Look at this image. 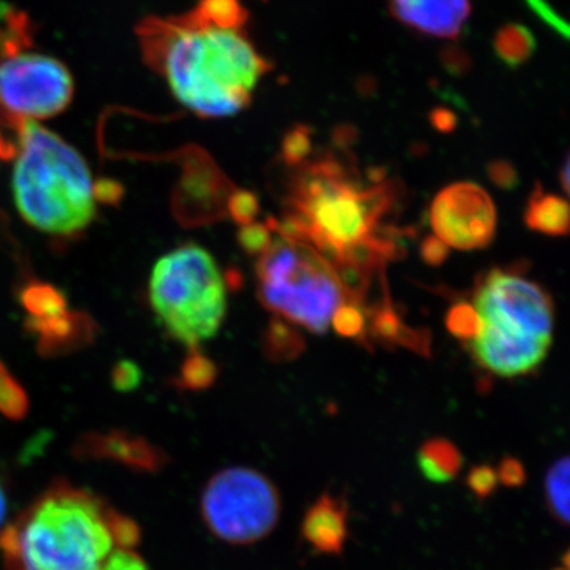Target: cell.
Listing matches in <instances>:
<instances>
[{
	"mask_svg": "<svg viewBox=\"0 0 570 570\" xmlns=\"http://www.w3.org/2000/svg\"><path fill=\"white\" fill-rule=\"evenodd\" d=\"M243 0H200L193 10L148 18L138 26L146 63L202 118H224L245 110L268 71L245 31Z\"/></svg>",
	"mask_w": 570,
	"mask_h": 570,
	"instance_id": "obj_1",
	"label": "cell"
},
{
	"mask_svg": "<svg viewBox=\"0 0 570 570\" xmlns=\"http://www.w3.org/2000/svg\"><path fill=\"white\" fill-rule=\"evenodd\" d=\"M395 200V184L379 179L363 186L354 168L322 157L298 168L284 219L268 225L284 238L313 246L335 268L347 294L363 295L371 272L396 254L393 235L377 232Z\"/></svg>",
	"mask_w": 570,
	"mask_h": 570,
	"instance_id": "obj_2",
	"label": "cell"
},
{
	"mask_svg": "<svg viewBox=\"0 0 570 570\" xmlns=\"http://www.w3.org/2000/svg\"><path fill=\"white\" fill-rule=\"evenodd\" d=\"M140 530L89 491L59 483L0 534L9 570H102L119 550H132Z\"/></svg>",
	"mask_w": 570,
	"mask_h": 570,
	"instance_id": "obj_3",
	"label": "cell"
},
{
	"mask_svg": "<svg viewBox=\"0 0 570 570\" xmlns=\"http://www.w3.org/2000/svg\"><path fill=\"white\" fill-rule=\"evenodd\" d=\"M13 157L14 204L26 223L62 238L91 225L96 183L77 149L37 121H18Z\"/></svg>",
	"mask_w": 570,
	"mask_h": 570,
	"instance_id": "obj_4",
	"label": "cell"
},
{
	"mask_svg": "<svg viewBox=\"0 0 570 570\" xmlns=\"http://www.w3.org/2000/svg\"><path fill=\"white\" fill-rule=\"evenodd\" d=\"M474 307L482 328L469 348L483 370L513 379L542 365L553 340L554 306L538 283L491 269L479 281Z\"/></svg>",
	"mask_w": 570,
	"mask_h": 570,
	"instance_id": "obj_5",
	"label": "cell"
},
{
	"mask_svg": "<svg viewBox=\"0 0 570 570\" xmlns=\"http://www.w3.org/2000/svg\"><path fill=\"white\" fill-rule=\"evenodd\" d=\"M149 299L165 330L189 348L212 340L227 313V285L213 255L183 245L154 265Z\"/></svg>",
	"mask_w": 570,
	"mask_h": 570,
	"instance_id": "obj_6",
	"label": "cell"
},
{
	"mask_svg": "<svg viewBox=\"0 0 570 570\" xmlns=\"http://www.w3.org/2000/svg\"><path fill=\"white\" fill-rule=\"evenodd\" d=\"M262 305L277 317L324 335L346 291L332 265L299 239L279 236L255 268Z\"/></svg>",
	"mask_w": 570,
	"mask_h": 570,
	"instance_id": "obj_7",
	"label": "cell"
},
{
	"mask_svg": "<svg viewBox=\"0 0 570 570\" xmlns=\"http://www.w3.org/2000/svg\"><path fill=\"white\" fill-rule=\"evenodd\" d=\"M70 71L31 50L28 17L11 9L0 29V119L37 121L67 110L73 99Z\"/></svg>",
	"mask_w": 570,
	"mask_h": 570,
	"instance_id": "obj_8",
	"label": "cell"
},
{
	"mask_svg": "<svg viewBox=\"0 0 570 570\" xmlns=\"http://www.w3.org/2000/svg\"><path fill=\"white\" fill-rule=\"evenodd\" d=\"M202 512L214 535L232 546H247L275 530L281 515L279 491L254 469H225L206 485Z\"/></svg>",
	"mask_w": 570,
	"mask_h": 570,
	"instance_id": "obj_9",
	"label": "cell"
},
{
	"mask_svg": "<svg viewBox=\"0 0 570 570\" xmlns=\"http://www.w3.org/2000/svg\"><path fill=\"white\" fill-rule=\"evenodd\" d=\"M430 223L438 238L449 247L483 249L497 235V208L479 184H450L434 197Z\"/></svg>",
	"mask_w": 570,
	"mask_h": 570,
	"instance_id": "obj_10",
	"label": "cell"
},
{
	"mask_svg": "<svg viewBox=\"0 0 570 570\" xmlns=\"http://www.w3.org/2000/svg\"><path fill=\"white\" fill-rule=\"evenodd\" d=\"M348 535L346 499L324 493L306 510L302 538L318 554L341 557Z\"/></svg>",
	"mask_w": 570,
	"mask_h": 570,
	"instance_id": "obj_11",
	"label": "cell"
},
{
	"mask_svg": "<svg viewBox=\"0 0 570 570\" xmlns=\"http://www.w3.org/2000/svg\"><path fill=\"white\" fill-rule=\"evenodd\" d=\"M401 21L430 36L453 39L469 17V0H392Z\"/></svg>",
	"mask_w": 570,
	"mask_h": 570,
	"instance_id": "obj_12",
	"label": "cell"
},
{
	"mask_svg": "<svg viewBox=\"0 0 570 570\" xmlns=\"http://www.w3.org/2000/svg\"><path fill=\"white\" fill-rule=\"evenodd\" d=\"M29 332L36 333L43 355H59L86 346L96 333L91 318L86 314L66 313L41 321H26Z\"/></svg>",
	"mask_w": 570,
	"mask_h": 570,
	"instance_id": "obj_13",
	"label": "cell"
},
{
	"mask_svg": "<svg viewBox=\"0 0 570 570\" xmlns=\"http://www.w3.org/2000/svg\"><path fill=\"white\" fill-rule=\"evenodd\" d=\"M367 333L379 343L401 344L419 354H430V335L404 324L389 299L371 311L366 335Z\"/></svg>",
	"mask_w": 570,
	"mask_h": 570,
	"instance_id": "obj_14",
	"label": "cell"
},
{
	"mask_svg": "<svg viewBox=\"0 0 570 570\" xmlns=\"http://www.w3.org/2000/svg\"><path fill=\"white\" fill-rule=\"evenodd\" d=\"M524 224L547 236L569 234V205L560 195L547 193L540 184L532 190L524 209Z\"/></svg>",
	"mask_w": 570,
	"mask_h": 570,
	"instance_id": "obj_15",
	"label": "cell"
},
{
	"mask_svg": "<svg viewBox=\"0 0 570 570\" xmlns=\"http://www.w3.org/2000/svg\"><path fill=\"white\" fill-rule=\"evenodd\" d=\"M463 463L460 449L444 438L428 439L417 453V464L423 478L438 485L459 478Z\"/></svg>",
	"mask_w": 570,
	"mask_h": 570,
	"instance_id": "obj_16",
	"label": "cell"
},
{
	"mask_svg": "<svg viewBox=\"0 0 570 570\" xmlns=\"http://www.w3.org/2000/svg\"><path fill=\"white\" fill-rule=\"evenodd\" d=\"M265 354L276 363L292 362L305 351V337L283 317H273L266 326Z\"/></svg>",
	"mask_w": 570,
	"mask_h": 570,
	"instance_id": "obj_17",
	"label": "cell"
},
{
	"mask_svg": "<svg viewBox=\"0 0 570 570\" xmlns=\"http://www.w3.org/2000/svg\"><path fill=\"white\" fill-rule=\"evenodd\" d=\"M21 305L28 313V321L55 317L66 313V296L50 284L31 283L21 292Z\"/></svg>",
	"mask_w": 570,
	"mask_h": 570,
	"instance_id": "obj_18",
	"label": "cell"
},
{
	"mask_svg": "<svg viewBox=\"0 0 570 570\" xmlns=\"http://www.w3.org/2000/svg\"><path fill=\"white\" fill-rule=\"evenodd\" d=\"M569 456L554 461L546 475V499L554 520L569 523Z\"/></svg>",
	"mask_w": 570,
	"mask_h": 570,
	"instance_id": "obj_19",
	"label": "cell"
},
{
	"mask_svg": "<svg viewBox=\"0 0 570 570\" xmlns=\"http://www.w3.org/2000/svg\"><path fill=\"white\" fill-rule=\"evenodd\" d=\"M94 448L105 449L110 456H118L127 463L149 464L154 461V450L148 444H141L140 439H132L126 434L112 433L110 436H99L92 442Z\"/></svg>",
	"mask_w": 570,
	"mask_h": 570,
	"instance_id": "obj_20",
	"label": "cell"
},
{
	"mask_svg": "<svg viewBox=\"0 0 570 570\" xmlns=\"http://www.w3.org/2000/svg\"><path fill=\"white\" fill-rule=\"evenodd\" d=\"M337 335L363 340L366 336L367 311L358 299H346L332 318Z\"/></svg>",
	"mask_w": 570,
	"mask_h": 570,
	"instance_id": "obj_21",
	"label": "cell"
},
{
	"mask_svg": "<svg viewBox=\"0 0 570 570\" xmlns=\"http://www.w3.org/2000/svg\"><path fill=\"white\" fill-rule=\"evenodd\" d=\"M445 326H448L450 335L455 336L461 343L471 344L482 328V321H480L474 305L461 302L450 307L448 316H445Z\"/></svg>",
	"mask_w": 570,
	"mask_h": 570,
	"instance_id": "obj_22",
	"label": "cell"
},
{
	"mask_svg": "<svg viewBox=\"0 0 570 570\" xmlns=\"http://www.w3.org/2000/svg\"><path fill=\"white\" fill-rule=\"evenodd\" d=\"M190 354L181 367L184 387L193 390L208 389L216 381L217 367L213 360L202 355L198 348H190Z\"/></svg>",
	"mask_w": 570,
	"mask_h": 570,
	"instance_id": "obj_23",
	"label": "cell"
},
{
	"mask_svg": "<svg viewBox=\"0 0 570 570\" xmlns=\"http://www.w3.org/2000/svg\"><path fill=\"white\" fill-rule=\"evenodd\" d=\"M0 411L9 419H21L28 411V395L0 362Z\"/></svg>",
	"mask_w": 570,
	"mask_h": 570,
	"instance_id": "obj_24",
	"label": "cell"
},
{
	"mask_svg": "<svg viewBox=\"0 0 570 570\" xmlns=\"http://www.w3.org/2000/svg\"><path fill=\"white\" fill-rule=\"evenodd\" d=\"M313 151V140H311L309 129L306 127H295L285 135L283 146H281V159L287 167H302L306 164L307 157Z\"/></svg>",
	"mask_w": 570,
	"mask_h": 570,
	"instance_id": "obj_25",
	"label": "cell"
},
{
	"mask_svg": "<svg viewBox=\"0 0 570 570\" xmlns=\"http://www.w3.org/2000/svg\"><path fill=\"white\" fill-rule=\"evenodd\" d=\"M273 230L268 224H247L243 225L238 232V242L246 254L261 257L268 250L273 243Z\"/></svg>",
	"mask_w": 570,
	"mask_h": 570,
	"instance_id": "obj_26",
	"label": "cell"
},
{
	"mask_svg": "<svg viewBox=\"0 0 570 570\" xmlns=\"http://www.w3.org/2000/svg\"><path fill=\"white\" fill-rule=\"evenodd\" d=\"M258 212H261V204H258L257 195L249 193V190H234V194L228 198L227 213L242 227L243 225L253 224Z\"/></svg>",
	"mask_w": 570,
	"mask_h": 570,
	"instance_id": "obj_27",
	"label": "cell"
},
{
	"mask_svg": "<svg viewBox=\"0 0 570 570\" xmlns=\"http://www.w3.org/2000/svg\"><path fill=\"white\" fill-rule=\"evenodd\" d=\"M497 469L490 464H478L472 466L466 478L468 489L472 491L480 501H485L498 489Z\"/></svg>",
	"mask_w": 570,
	"mask_h": 570,
	"instance_id": "obj_28",
	"label": "cell"
},
{
	"mask_svg": "<svg viewBox=\"0 0 570 570\" xmlns=\"http://www.w3.org/2000/svg\"><path fill=\"white\" fill-rule=\"evenodd\" d=\"M498 482L509 489H520L527 483V469L515 456H505L497 469Z\"/></svg>",
	"mask_w": 570,
	"mask_h": 570,
	"instance_id": "obj_29",
	"label": "cell"
},
{
	"mask_svg": "<svg viewBox=\"0 0 570 570\" xmlns=\"http://www.w3.org/2000/svg\"><path fill=\"white\" fill-rule=\"evenodd\" d=\"M489 176L499 189L513 190L520 184L519 171L508 160H494V163H491L489 165Z\"/></svg>",
	"mask_w": 570,
	"mask_h": 570,
	"instance_id": "obj_30",
	"label": "cell"
},
{
	"mask_svg": "<svg viewBox=\"0 0 570 570\" xmlns=\"http://www.w3.org/2000/svg\"><path fill=\"white\" fill-rule=\"evenodd\" d=\"M450 247L438 236H426L420 245V255L428 266H441L448 261Z\"/></svg>",
	"mask_w": 570,
	"mask_h": 570,
	"instance_id": "obj_31",
	"label": "cell"
},
{
	"mask_svg": "<svg viewBox=\"0 0 570 570\" xmlns=\"http://www.w3.org/2000/svg\"><path fill=\"white\" fill-rule=\"evenodd\" d=\"M112 381L118 390H132L140 384V370L130 362H121L112 371Z\"/></svg>",
	"mask_w": 570,
	"mask_h": 570,
	"instance_id": "obj_32",
	"label": "cell"
},
{
	"mask_svg": "<svg viewBox=\"0 0 570 570\" xmlns=\"http://www.w3.org/2000/svg\"><path fill=\"white\" fill-rule=\"evenodd\" d=\"M102 570H149L132 550H119L107 561Z\"/></svg>",
	"mask_w": 570,
	"mask_h": 570,
	"instance_id": "obj_33",
	"label": "cell"
},
{
	"mask_svg": "<svg viewBox=\"0 0 570 570\" xmlns=\"http://www.w3.org/2000/svg\"><path fill=\"white\" fill-rule=\"evenodd\" d=\"M7 510H9V501H7L6 490H3L2 482H0V528L7 519Z\"/></svg>",
	"mask_w": 570,
	"mask_h": 570,
	"instance_id": "obj_34",
	"label": "cell"
},
{
	"mask_svg": "<svg viewBox=\"0 0 570 570\" xmlns=\"http://www.w3.org/2000/svg\"><path fill=\"white\" fill-rule=\"evenodd\" d=\"M569 170H570L569 159H566L564 164H562L561 175H560V181H561L562 190H564L566 194H569V189H570V186H569V179H570Z\"/></svg>",
	"mask_w": 570,
	"mask_h": 570,
	"instance_id": "obj_35",
	"label": "cell"
},
{
	"mask_svg": "<svg viewBox=\"0 0 570 570\" xmlns=\"http://www.w3.org/2000/svg\"><path fill=\"white\" fill-rule=\"evenodd\" d=\"M9 9L10 7H7L6 3H0V28H2L3 20H6V14Z\"/></svg>",
	"mask_w": 570,
	"mask_h": 570,
	"instance_id": "obj_36",
	"label": "cell"
},
{
	"mask_svg": "<svg viewBox=\"0 0 570 570\" xmlns=\"http://www.w3.org/2000/svg\"><path fill=\"white\" fill-rule=\"evenodd\" d=\"M553 570H569V568H566V566H562V568H557V569H553Z\"/></svg>",
	"mask_w": 570,
	"mask_h": 570,
	"instance_id": "obj_37",
	"label": "cell"
}]
</instances>
